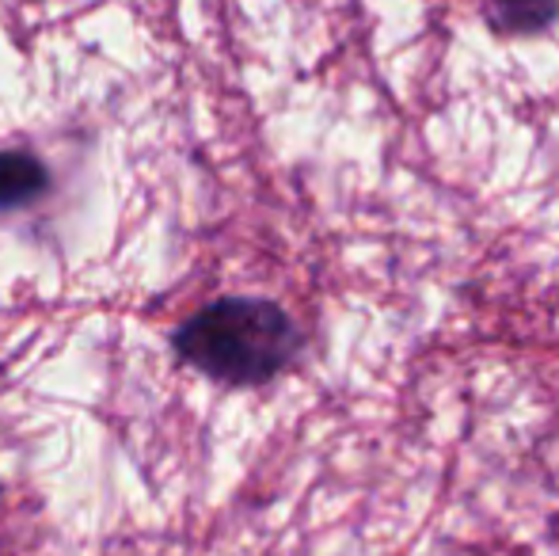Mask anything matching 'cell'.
I'll list each match as a JSON object with an SVG mask.
<instances>
[{
  "mask_svg": "<svg viewBox=\"0 0 559 556\" xmlns=\"http://www.w3.org/2000/svg\"><path fill=\"white\" fill-rule=\"evenodd\" d=\"M50 191V168L35 153L4 149L0 153V210H20Z\"/></svg>",
  "mask_w": 559,
  "mask_h": 556,
  "instance_id": "3",
  "label": "cell"
},
{
  "mask_svg": "<svg viewBox=\"0 0 559 556\" xmlns=\"http://www.w3.org/2000/svg\"><path fill=\"white\" fill-rule=\"evenodd\" d=\"M171 343L187 366L233 389L266 386L305 351L297 320L271 297H222L183 320Z\"/></svg>",
  "mask_w": 559,
  "mask_h": 556,
  "instance_id": "1",
  "label": "cell"
},
{
  "mask_svg": "<svg viewBox=\"0 0 559 556\" xmlns=\"http://www.w3.org/2000/svg\"><path fill=\"white\" fill-rule=\"evenodd\" d=\"M484 23L502 38H533L559 23V0H484Z\"/></svg>",
  "mask_w": 559,
  "mask_h": 556,
  "instance_id": "2",
  "label": "cell"
}]
</instances>
